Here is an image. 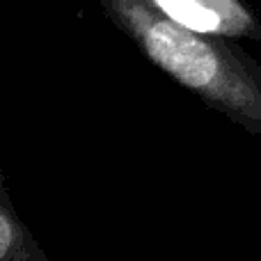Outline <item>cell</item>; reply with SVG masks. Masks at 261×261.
<instances>
[{"instance_id":"obj_1","label":"cell","mask_w":261,"mask_h":261,"mask_svg":"<svg viewBox=\"0 0 261 261\" xmlns=\"http://www.w3.org/2000/svg\"><path fill=\"white\" fill-rule=\"evenodd\" d=\"M108 16L161 71L236 126L261 135V67L222 37L188 30L149 0H101Z\"/></svg>"},{"instance_id":"obj_2","label":"cell","mask_w":261,"mask_h":261,"mask_svg":"<svg viewBox=\"0 0 261 261\" xmlns=\"http://www.w3.org/2000/svg\"><path fill=\"white\" fill-rule=\"evenodd\" d=\"M163 16L188 30L222 39H261V25L243 0H149Z\"/></svg>"},{"instance_id":"obj_3","label":"cell","mask_w":261,"mask_h":261,"mask_svg":"<svg viewBox=\"0 0 261 261\" xmlns=\"http://www.w3.org/2000/svg\"><path fill=\"white\" fill-rule=\"evenodd\" d=\"M0 261H50L41 243L16 213L0 167Z\"/></svg>"}]
</instances>
